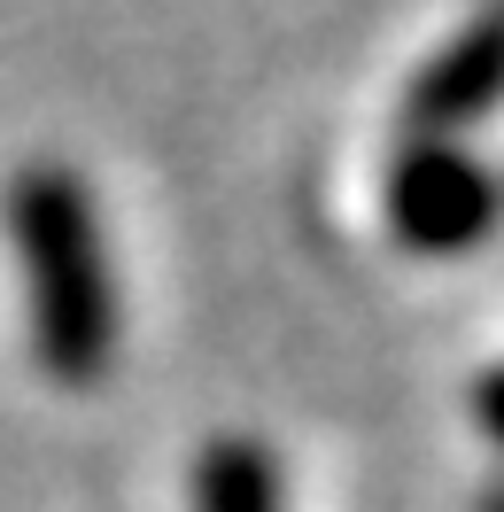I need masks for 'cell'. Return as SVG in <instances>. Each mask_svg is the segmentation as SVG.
I'll return each mask as SVG.
<instances>
[{"instance_id": "3", "label": "cell", "mask_w": 504, "mask_h": 512, "mask_svg": "<svg viewBox=\"0 0 504 512\" xmlns=\"http://www.w3.org/2000/svg\"><path fill=\"white\" fill-rule=\"evenodd\" d=\"M194 512H280V474L256 443H218L194 474Z\"/></svg>"}, {"instance_id": "4", "label": "cell", "mask_w": 504, "mask_h": 512, "mask_svg": "<svg viewBox=\"0 0 504 512\" xmlns=\"http://www.w3.org/2000/svg\"><path fill=\"white\" fill-rule=\"evenodd\" d=\"M481 412H489V427L504 435V381H489V388H481Z\"/></svg>"}, {"instance_id": "2", "label": "cell", "mask_w": 504, "mask_h": 512, "mask_svg": "<svg viewBox=\"0 0 504 512\" xmlns=\"http://www.w3.org/2000/svg\"><path fill=\"white\" fill-rule=\"evenodd\" d=\"M489 218V187L481 171L458 156H411L396 171V225L419 249H458L473 225Z\"/></svg>"}, {"instance_id": "1", "label": "cell", "mask_w": 504, "mask_h": 512, "mask_svg": "<svg viewBox=\"0 0 504 512\" xmlns=\"http://www.w3.org/2000/svg\"><path fill=\"white\" fill-rule=\"evenodd\" d=\"M8 233L32 288V342L39 365L63 388H94L117 357V272L101 249L94 194L63 163H32L8 187Z\"/></svg>"}]
</instances>
